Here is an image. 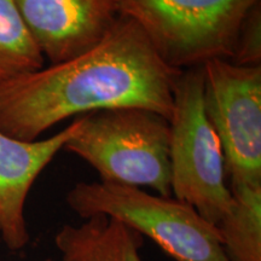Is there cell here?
I'll use <instances>...</instances> for the list:
<instances>
[{"label":"cell","instance_id":"obj_7","mask_svg":"<svg viewBox=\"0 0 261 261\" xmlns=\"http://www.w3.org/2000/svg\"><path fill=\"white\" fill-rule=\"evenodd\" d=\"M19 15L51 64L97 45L120 16L117 0H14Z\"/></svg>","mask_w":261,"mask_h":261},{"label":"cell","instance_id":"obj_8","mask_svg":"<svg viewBox=\"0 0 261 261\" xmlns=\"http://www.w3.org/2000/svg\"><path fill=\"white\" fill-rule=\"evenodd\" d=\"M84 115L57 135L24 142L0 130V236L10 250L29 242L24 205L39 174L83 126Z\"/></svg>","mask_w":261,"mask_h":261},{"label":"cell","instance_id":"obj_3","mask_svg":"<svg viewBox=\"0 0 261 261\" xmlns=\"http://www.w3.org/2000/svg\"><path fill=\"white\" fill-rule=\"evenodd\" d=\"M67 203L83 219L106 215L149 237L174 261H230L217 225L187 202L112 182H77Z\"/></svg>","mask_w":261,"mask_h":261},{"label":"cell","instance_id":"obj_5","mask_svg":"<svg viewBox=\"0 0 261 261\" xmlns=\"http://www.w3.org/2000/svg\"><path fill=\"white\" fill-rule=\"evenodd\" d=\"M171 188L205 220L217 225L232 205L220 140L205 113L202 68L175 79L169 117Z\"/></svg>","mask_w":261,"mask_h":261},{"label":"cell","instance_id":"obj_11","mask_svg":"<svg viewBox=\"0 0 261 261\" xmlns=\"http://www.w3.org/2000/svg\"><path fill=\"white\" fill-rule=\"evenodd\" d=\"M44 62L14 0H0V84L40 69Z\"/></svg>","mask_w":261,"mask_h":261},{"label":"cell","instance_id":"obj_9","mask_svg":"<svg viewBox=\"0 0 261 261\" xmlns=\"http://www.w3.org/2000/svg\"><path fill=\"white\" fill-rule=\"evenodd\" d=\"M55 244L62 261H143L142 234L106 215H93L77 226L64 225Z\"/></svg>","mask_w":261,"mask_h":261},{"label":"cell","instance_id":"obj_13","mask_svg":"<svg viewBox=\"0 0 261 261\" xmlns=\"http://www.w3.org/2000/svg\"><path fill=\"white\" fill-rule=\"evenodd\" d=\"M45 261H55V260H52V259H47V260H45Z\"/></svg>","mask_w":261,"mask_h":261},{"label":"cell","instance_id":"obj_6","mask_svg":"<svg viewBox=\"0 0 261 261\" xmlns=\"http://www.w3.org/2000/svg\"><path fill=\"white\" fill-rule=\"evenodd\" d=\"M201 68L205 113L223 148L228 188L261 185V65L212 60Z\"/></svg>","mask_w":261,"mask_h":261},{"label":"cell","instance_id":"obj_10","mask_svg":"<svg viewBox=\"0 0 261 261\" xmlns=\"http://www.w3.org/2000/svg\"><path fill=\"white\" fill-rule=\"evenodd\" d=\"M232 205L217 224L230 261H261V185L230 189Z\"/></svg>","mask_w":261,"mask_h":261},{"label":"cell","instance_id":"obj_12","mask_svg":"<svg viewBox=\"0 0 261 261\" xmlns=\"http://www.w3.org/2000/svg\"><path fill=\"white\" fill-rule=\"evenodd\" d=\"M240 65H261V8L260 3L250 10L241 25L232 58Z\"/></svg>","mask_w":261,"mask_h":261},{"label":"cell","instance_id":"obj_1","mask_svg":"<svg viewBox=\"0 0 261 261\" xmlns=\"http://www.w3.org/2000/svg\"><path fill=\"white\" fill-rule=\"evenodd\" d=\"M179 73L132 18L120 15L90 50L0 84V130L33 142L68 117L119 108L169 120Z\"/></svg>","mask_w":261,"mask_h":261},{"label":"cell","instance_id":"obj_2","mask_svg":"<svg viewBox=\"0 0 261 261\" xmlns=\"http://www.w3.org/2000/svg\"><path fill=\"white\" fill-rule=\"evenodd\" d=\"M169 140L167 117L143 108H119L84 115L64 149L96 169L100 181L150 188L171 197Z\"/></svg>","mask_w":261,"mask_h":261},{"label":"cell","instance_id":"obj_4","mask_svg":"<svg viewBox=\"0 0 261 261\" xmlns=\"http://www.w3.org/2000/svg\"><path fill=\"white\" fill-rule=\"evenodd\" d=\"M260 0H117L161 60L182 71L232 58L241 25Z\"/></svg>","mask_w":261,"mask_h":261}]
</instances>
